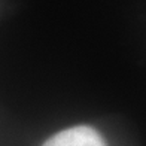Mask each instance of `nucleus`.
<instances>
[{
    "label": "nucleus",
    "instance_id": "obj_1",
    "mask_svg": "<svg viewBox=\"0 0 146 146\" xmlns=\"http://www.w3.org/2000/svg\"><path fill=\"white\" fill-rule=\"evenodd\" d=\"M42 146H106L100 133L88 125L63 130L49 137Z\"/></svg>",
    "mask_w": 146,
    "mask_h": 146
}]
</instances>
